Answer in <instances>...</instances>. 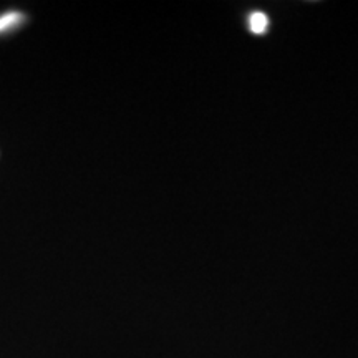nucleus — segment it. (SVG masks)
I'll return each mask as SVG.
<instances>
[{
  "label": "nucleus",
  "instance_id": "obj_1",
  "mask_svg": "<svg viewBox=\"0 0 358 358\" xmlns=\"http://www.w3.org/2000/svg\"><path fill=\"white\" fill-rule=\"evenodd\" d=\"M27 19L20 10H8L0 15V35H6L8 32H13L24 24Z\"/></svg>",
  "mask_w": 358,
  "mask_h": 358
},
{
  "label": "nucleus",
  "instance_id": "obj_2",
  "mask_svg": "<svg viewBox=\"0 0 358 358\" xmlns=\"http://www.w3.org/2000/svg\"><path fill=\"white\" fill-rule=\"evenodd\" d=\"M268 27V19L266 13L262 12H252L249 15V29L252 34L261 35L267 30Z\"/></svg>",
  "mask_w": 358,
  "mask_h": 358
}]
</instances>
